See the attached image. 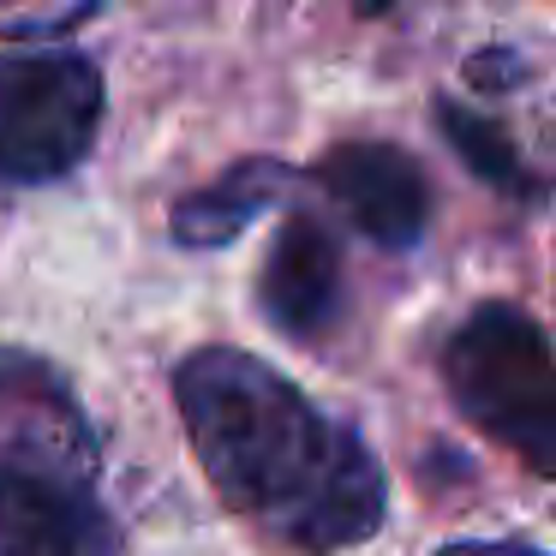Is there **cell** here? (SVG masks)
<instances>
[{
    "mask_svg": "<svg viewBox=\"0 0 556 556\" xmlns=\"http://www.w3.org/2000/svg\"><path fill=\"white\" fill-rule=\"evenodd\" d=\"M168 389L210 491L281 551L336 556L383 532L389 479L365 431L329 419L276 365L198 348Z\"/></svg>",
    "mask_w": 556,
    "mask_h": 556,
    "instance_id": "obj_1",
    "label": "cell"
},
{
    "mask_svg": "<svg viewBox=\"0 0 556 556\" xmlns=\"http://www.w3.org/2000/svg\"><path fill=\"white\" fill-rule=\"evenodd\" d=\"M443 389L484 437L515 448L527 472H556V359L532 312L484 300L460 317L443 341Z\"/></svg>",
    "mask_w": 556,
    "mask_h": 556,
    "instance_id": "obj_2",
    "label": "cell"
},
{
    "mask_svg": "<svg viewBox=\"0 0 556 556\" xmlns=\"http://www.w3.org/2000/svg\"><path fill=\"white\" fill-rule=\"evenodd\" d=\"M359 7H365V13H383V7H389V0H359Z\"/></svg>",
    "mask_w": 556,
    "mask_h": 556,
    "instance_id": "obj_12",
    "label": "cell"
},
{
    "mask_svg": "<svg viewBox=\"0 0 556 556\" xmlns=\"http://www.w3.org/2000/svg\"><path fill=\"white\" fill-rule=\"evenodd\" d=\"M324 192L341 204V216L383 252H413L431 222V186L425 168L401 144L383 138H348L317 162Z\"/></svg>",
    "mask_w": 556,
    "mask_h": 556,
    "instance_id": "obj_5",
    "label": "cell"
},
{
    "mask_svg": "<svg viewBox=\"0 0 556 556\" xmlns=\"http://www.w3.org/2000/svg\"><path fill=\"white\" fill-rule=\"evenodd\" d=\"M126 532L90 472L0 460V556H121Z\"/></svg>",
    "mask_w": 556,
    "mask_h": 556,
    "instance_id": "obj_4",
    "label": "cell"
},
{
    "mask_svg": "<svg viewBox=\"0 0 556 556\" xmlns=\"http://www.w3.org/2000/svg\"><path fill=\"white\" fill-rule=\"evenodd\" d=\"M102 448L73 383L25 348H0V460H42L66 472H102Z\"/></svg>",
    "mask_w": 556,
    "mask_h": 556,
    "instance_id": "obj_6",
    "label": "cell"
},
{
    "mask_svg": "<svg viewBox=\"0 0 556 556\" xmlns=\"http://www.w3.org/2000/svg\"><path fill=\"white\" fill-rule=\"evenodd\" d=\"M341 245L317 216H288L269 240L264 276H257V305L288 341H317L341 317Z\"/></svg>",
    "mask_w": 556,
    "mask_h": 556,
    "instance_id": "obj_7",
    "label": "cell"
},
{
    "mask_svg": "<svg viewBox=\"0 0 556 556\" xmlns=\"http://www.w3.org/2000/svg\"><path fill=\"white\" fill-rule=\"evenodd\" d=\"M437 556H551V551L532 544V539H455V544H443Z\"/></svg>",
    "mask_w": 556,
    "mask_h": 556,
    "instance_id": "obj_10",
    "label": "cell"
},
{
    "mask_svg": "<svg viewBox=\"0 0 556 556\" xmlns=\"http://www.w3.org/2000/svg\"><path fill=\"white\" fill-rule=\"evenodd\" d=\"M437 132L448 138V150H455V156L467 162L484 186H496V192H508V198H527V204H539V198H544V180L520 162L515 138H508L496 121H484V114L460 109L455 97H443V102H437Z\"/></svg>",
    "mask_w": 556,
    "mask_h": 556,
    "instance_id": "obj_9",
    "label": "cell"
},
{
    "mask_svg": "<svg viewBox=\"0 0 556 556\" xmlns=\"http://www.w3.org/2000/svg\"><path fill=\"white\" fill-rule=\"evenodd\" d=\"M472 78L479 85H503V78H520V61L508 54V61H472Z\"/></svg>",
    "mask_w": 556,
    "mask_h": 556,
    "instance_id": "obj_11",
    "label": "cell"
},
{
    "mask_svg": "<svg viewBox=\"0 0 556 556\" xmlns=\"http://www.w3.org/2000/svg\"><path fill=\"white\" fill-rule=\"evenodd\" d=\"M102 126V73L78 49L0 54V180L42 186L90 156Z\"/></svg>",
    "mask_w": 556,
    "mask_h": 556,
    "instance_id": "obj_3",
    "label": "cell"
},
{
    "mask_svg": "<svg viewBox=\"0 0 556 556\" xmlns=\"http://www.w3.org/2000/svg\"><path fill=\"white\" fill-rule=\"evenodd\" d=\"M293 186V168L276 156H245L233 162L222 180H210L204 192L180 198L168 216L174 240L186 245V252H216V245H233L245 228H252L257 216H264L269 204H281Z\"/></svg>",
    "mask_w": 556,
    "mask_h": 556,
    "instance_id": "obj_8",
    "label": "cell"
}]
</instances>
